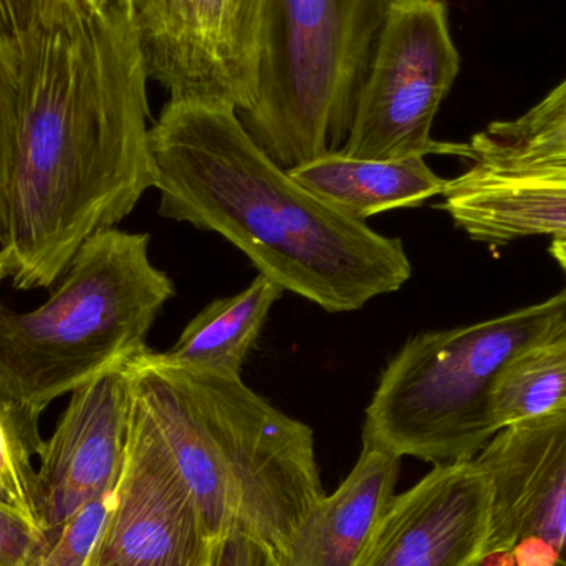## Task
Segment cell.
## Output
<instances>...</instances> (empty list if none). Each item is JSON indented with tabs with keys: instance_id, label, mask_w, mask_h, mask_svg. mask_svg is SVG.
I'll return each mask as SVG.
<instances>
[{
	"instance_id": "18",
	"label": "cell",
	"mask_w": 566,
	"mask_h": 566,
	"mask_svg": "<svg viewBox=\"0 0 566 566\" xmlns=\"http://www.w3.org/2000/svg\"><path fill=\"white\" fill-rule=\"evenodd\" d=\"M42 444L39 422L27 418L0 392V504L43 532L39 471L33 468V458H39Z\"/></svg>"
},
{
	"instance_id": "9",
	"label": "cell",
	"mask_w": 566,
	"mask_h": 566,
	"mask_svg": "<svg viewBox=\"0 0 566 566\" xmlns=\"http://www.w3.org/2000/svg\"><path fill=\"white\" fill-rule=\"evenodd\" d=\"M211 547L191 489L129 401L125 464L88 566H208Z\"/></svg>"
},
{
	"instance_id": "2",
	"label": "cell",
	"mask_w": 566,
	"mask_h": 566,
	"mask_svg": "<svg viewBox=\"0 0 566 566\" xmlns=\"http://www.w3.org/2000/svg\"><path fill=\"white\" fill-rule=\"evenodd\" d=\"M149 145L163 218L222 235L259 274L326 312H355L411 279L401 239L306 191L235 109L169 99Z\"/></svg>"
},
{
	"instance_id": "17",
	"label": "cell",
	"mask_w": 566,
	"mask_h": 566,
	"mask_svg": "<svg viewBox=\"0 0 566 566\" xmlns=\"http://www.w3.org/2000/svg\"><path fill=\"white\" fill-rule=\"evenodd\" d=\"M471 163L524 166L566 158V78L524 115L472 136Z\"/></svg>"
},
{
	"instance_id": "11",
	"label": "cell",
	"mask_w": 566,
	"mask_h": 566,
	"mask_svg": "<svg viewBox=\"0 0 566 566\" xmlns=\"http://www.w3.org/2000/svg\"><path fill=\"white\" fill-rule=\"evenodd\" d=\"M491 521V488L478 462L436 465L396 495L361 566H479Z\"/></svg>"
},
{
	"instance_id": "12",
	"label": "cell",
	"mask_w": 566,
	"mask_h": 566,
	"mask_svg": "<svg viewBox=\"0 0 566 566\" xmlns=\"http://www.w3.org/2000/svg\"><path fill=\"white\" fill-rule=\"evenodd\" d=\"M441 196L438 208L481 244L541 235L566 241V158L524 166L471 163Z\"/></svg>"
},
{
	"instance_id": "21",
	"label": "cell",
	"mask_w": 566,
	"mask_h": 566,
	"mask_svg": "<svg viewBox=\"0 0 566 566\" xmlns=\"http://www.w3.org/2000/svg\"><path fill=\"white\" fill-rule=\"evenodd\" d=\"M113 0H0V30L12 36L78 25Z\"/></svg>"
},
{
	"instance_id": "7",
	"label": "cell",
	"mask_w": 566,
	"mask_h": 566,
	"mask_svg": "<svg viewBox=\"0 0 566 566\" xmlns=\"http://www.w3.org/2000/svg\"><path fill=\"white\" fill-rule=\"evenodd\" d=\"M149 80L172 102L235 112L258 95L265 0H122Z\"/></svg>"
},
{
	"instance_id": "24",
	"label": "cell",
	"mask_w": 566,
	"mask_h": 566,
	"mask_svg": "<svg viewBox=\"0 0 566 566\" xmlns=\"http://www.w3.org/2000/svg\"><path fill=\"white\" fill-rule=\"evenodd\" d=\"M551 254L558 262L566 274V241H554L551 245Z\"/></svg>"
},
{
	"instance_id": "23",
	"label": "cell",
	"mask_w": 566,
	"mask_h": 566,
	"mask_svg": "<svg viewBox=\"0 0 566 566\" xmlns=\"http://www.w3.org/2000/svg\"><path fill=\"white\" fill-rule=\"evenodd\" d=\"M208 566H283L281 555L255 535L229 531L212 541Z\"/></svg>"
},
{
	"instance_id": "15",
	"label": "cell",
	"mask_w": 566,
	"mask_h": 566,
	"mask_svg": "<svg viewBox=\"0 0 566 566\" xmlns=\"http://www.w3.org/2000/svg\"><path fill=\"white\" fill-rule=\"evenodd\" d=\"M283 292L277 282L259 274L242 292L209 303L163 355L182 368L241 378L245 359Z\"/></svg>"
},
{
	"instance_id": "10",
	"label": "cell",
	"mask_w": 566,
	"mask_h": 566,
	"mask_svg": "<svg viewBox=\"0 0 566 566\" xmlns=\"http://www.w3.org/2000/svg\"><path fill=\"white\" fill-rule=\"evenodd\" d=\"M70 396L52 438L39 452L40 521L46 538L90 499L118 484L128 442L126 361Z\"/></svg>"
},
{
	"instance_id": "25",
	"label": "cell",
	"mask_w": 566,
	"mask_h": 566,
	"mask_svg": "<svg viewBox=\"0 0 566 566\" xmlns=\"http://www.w3.org/2000/svg\"><path fill=\"white\" fill-rule=\"evenodd\" d=\"M6 277H9V271H7L6 259H3V254L0 252V282Z\"/></svg>"
},
{
	"instance_id": "13",
	"label": "cell",
	"mask_w": 566,
	"mask_h": 566,
	"mask_svg": "<svg viewBox=\"0 0 566 566\" xmlns=\"http://www.w3.org/2000/svg\"><path fill=\"white\" fill-rule=\"evenodd\" d=\"M401 458L363 441L348 478L323 495L296 528L283 566H361L396 497Z\"/></svg>"
},
{
	"instance_id": "4",
	"label": "cell",
	"mask_w": 566,
	"mask_h": 566,
	"mask_svg": "<svg viewBox=\"0 0 566 566\" xmlns=\"http://www.w3.org/2000/svg\"><path fill=\"white\" fill-rule=\"evenodd\" d=\"M564 329L566 289L507 315L408 339L366 408L363 441L434 465L472 461L501 431L492 406L499 373Z\"/></svg>"
},
{
	"instance_id": "14",
	"label": "cell",
	"mask_w": 566,
	"mask_h": 566,
	"mask_svg": "<svg viewBox=\"0 0 566 566\" xmlns=\"http://www.w3.org/2000/svg\"><path fill=\"white\" fill-rule=\"evenodd\" d=\"M289 172L306 191L363 222L379 212L419 208L448 186L422 156L358 159L329 151Z\"/></svg>"
},
{
	"instance_id": "22",
	"label": "cell",
	"mask_w": 566,
	"mask_h": 566,
	"mask_svg": "<svg viewBox=\"0 0 566 566\" xmlns=\"http://www.w3.org/2000/svg\"><path fill=\"white\" fill-rule=\"evenodd\" d=\"M45 545L39 527L0 504V566H36Z\"/></svg>"
},
{
	"instance_id": "16",
	"label": "cell",
	"mask_w": 566,
	"mask_h": 566,
	"mask_svg": "<svg viewBox=\"0 0 566 566\" xmlns=\"http://www.w3.org/2000/svg\"><path fill=\"white\" fill-rule=\"evenodd\" d=\"M492 406L501 431L566 406V329L522 349L502 368Z\"/></svg>"
},
{
	"instance_id": "8",
	"label": "cell",
	"mask_w": 566,
	"mask_h": 566,
	"mask_svg": "<svg viewBox=\"0 0 566 566\" xmlns=\"http://www.w3.org/2000/svg\"><path fill=\"white\" fill-rule=\"evenodd\" d=\"M474 461L491 488L485 558L566 566V406L502 429Z\"/></svg>"
},
{
	"instance_id": "19",
	"label": "cell",
	"mask_w": 566,
	"mask_h": 566,
	"mask_svg": "<svg viewBox=\"0 0 566 566\" xmlns=\"http://www.w3.org/2000/svg\"><path fill=\"white\" fill-rule=\"evenodd\" d=\"M113 492L96 495L46 538L36 566H88L113 505Z\"/></svg>"
},
{
	"instance_id": "6",
	"label": "cell",
	"mask_w": 566,
	"mask_h": 566,
	"mask_svg": "<svg viewBox=\"0 0 566 566\" xmlns=\"http://www.w3.org/2000/svg\"><path fill=\"white\" fill-rule=\"evenodd\" d=\"M461 70L446 0H392L356 102L343 155L471 161L468 143L436 142L432 123Z\"/></svg>"
},
{
	"instance_id": "5",
	"label": "cell",
	"mask_w": 566,
	"mask_h": 566,
	"mask_svg": "<svg viewBox=\"0 0 566 566\" xmlns=\"http://www.w3.org/2000/svg\"><path fill=\"white\" fill-rule=\"evenodd\" d=\"M392 0H265L242 125L283 169L338 151Z\"/></svg>"
},
{
	"instance_id": "1",
	"label": "cell",
	"mask_w": 566,
	"mask_h": 566,
	"mask_svg": "<svg viewBox=\"0 0 566 566\" xmlns=\"http://www.w3.org/2000/svg\"><path fill=\"white\" fill-rule=\"evenodd\" d=\"M20 46L7 271L49 289L83 242L132 214L149 188L148 70L122 0Z\"/></svg>"
},
{
	"instance_id": "3",
	"label": "cell",
	"mask_w": 566,
	"mask_h": 566,
	"mask_svg": "<svg viewBox=\"0 0 566 566\" xmlns=\"http://www.w3.org/2000/svg\"><path fill=\"white\" fill-rule=\"evenodd\" d=\"M32 312L0 303V392L39 422L50 402L128 361L175 283L149 259V234L106 229L83 242Z\"/></svg>"
},
{
	"instance_id": "20",
	"label": "cell",
	"mask_w": 566,
	"mask_h": 566,
	"mask_svg": "<svg viewBox=\"0 0 566 566\" xmlns=\"http://www.w3.org/2000/svg\"><path fill=\"white\" fill-rule=\"evenodd\" d=\"M20 46L15 36L0 30V252L9 244V195L15 146L19 99Z\"/></svg>"
}]
</instances>
